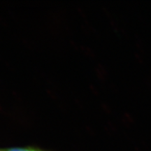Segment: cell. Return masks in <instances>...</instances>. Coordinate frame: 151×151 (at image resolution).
Wrapping results in <instances>:
<instances>
[{
  "label": "cell",
  "instance_id": "1",
  "mask_svg": "<svg viewBox=\"0 0 151 151\" xmlns=\"http://www.w3.org/2000/svg\"><path fill=\"white\" fill-rule=\"evenodd\" d=\"M8 151H41L35 148H11Z\"/></svg>",
  "mask_w": 151,
  "mask_h": 151
},
{
  "label": "cell",
  "instance_id": "2",
  "mask_svg": "<svg viewBox=\"0 0 151 151\" xmlns=\"http://www.w3.org/2000/svg\"><path fill=\"white\" fill-rule=\"evenodd\" d=\"M0 151H1V150H0Z\"/></svg>",
  "mask_w": 151,
  "mask_h": 151
}]
</instances>
